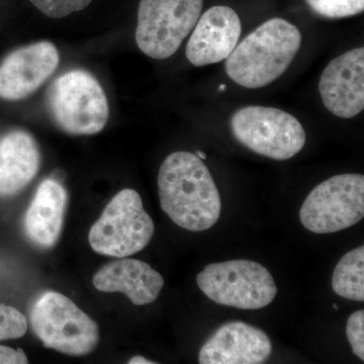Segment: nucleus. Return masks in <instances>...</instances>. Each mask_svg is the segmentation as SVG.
<instances>
[{"mask_svg":"<svg viewBox=\"0 0 364 364\" xmlns=\"http://www.w3.org/2000/svg\"><path fill=\"white\" fill-rule=\"evenodd\" d=\"M28 330L25 316L13 306H0V341L18 339Z\"/></svg>","mask_w":364,"mask_h":364,"instance_id":"6ab92c4d","label":"nucleus"},{"mask_svg":"<svg viewBox=\"0 0 364 364\" xmlns=\"http://www.w3.org/2000/svg\"><path fill=\"white\" fill-rule=\"evenodd\" d=\"M92 284L102 293H123L134 305L145 306L156 301L164 279L144 261L122 259L100 268Z\"/></svg>","mask_w":364,"mask_h":364,"instance_id":"4468645a","label":"nucleus"},{"mask_svg":"<svg viewBox=\"0 0 364 364\" xmlns=\"http://www.w3.org/2000/svg\"><path fill=\"white\" fill-rule=\"evenodd\" d=\"M25 352L18 348L16 350L11 347L1 346L0 345V363H28Z\"/></svg>","mask_w":364,"mask_h":364,"instance_id":"4be33fe9","label":"nucleus"},{"mask_svg":"<svg viewBox=\"0 0 364 364\" xmlns=\"http://www.w3.org/2000/svg\"><path fill=\"white\" fill-rule=\"evenodd\" d=\"M203 0H141L136 43L153 59L169 58L191 32L203 9Z\"/></svg>","mask_w":364,"mask_h":364,"instance_id":"1a4fd4ad","label":"nucleus"},{"mask_svg":"<svg viewBox=\"0 0 364 364\" xmlns=\"http://www.w3.org/2000/svg\"><path fill=\"white\" fill-rule=\"evenodd\" d=\"M38 9L52 18H62L82 11L92 0H30Z\"/></svg>","mask_w":364,"mask_h":364,"instance_id":"aec40b11","label":"nucleus"},{"mask_svg":"<svg viewBox=\"0 0 364 364\" xmlns=\"http://www.w3.org/2000/svg\"><path fill=\"white\" fill-rule=\"evenodd\" d=\"M301 45L296 26L284 18H272L235 47L225 65L228 76L243 87H264L287 71Z\"/></svg>","mask_w":364,"mask_h":364,"instance_id":"f03ea898","label":"nucleus"},{"mask_svg":"<svg viewBox=\"0 0 364 364\" xmlns=\"http://www.w3.org/2000/svg\"><path fill=\"white\" fill-rule=\"evenodd\" d=\"M129 364H154V361L148 360V359L144 358L143 356H134L130 359Z\"/></svg>","mask_w":364,"mask_h":364,"instance_id":"5701e85b","label":"nucleus"},{"mask_svg":"<svg viewBox=\"0 0 364 364\" xmlns=\"http://www.w3.org/2000/svg\"><path fill=\"white\" fill-rule=\"evenodd\" d=\"M267 333L247 323L234 321L221 326L198 354L200 364H260L272 355Z\"/></svg>","mask_w":364,"mask_h":364,"instance_id":"f8f14e48","label":"nucleus"},{"mask_svg":"<svg viewBox=\"0 0 364 364\" xmlns=\"http://www.w3.org/2000/svg\"><path fill=\"white\" fill-rule=\"evenodd\" d=\"M333 308L336 309V310H338L339 306H337L336 304H334V305H333Z\"/></svg>","mask_w":364,"mask_h":364,"instance_id":"a878e982","label":"nucleus"},{"mask_svg":"<svg viewBox=\"0 0 364 364\" xmlns=\"http://www.w3.org/2000/svg\"><path fill=\"white\" fill-rule=\"evenodd\" d=\"M196 284L218 305L240 310H260L277 294L272 273L251 260L210 263L198 273Z\"/></svg>","mask_w":364,"mask_h":364,"instance_id":"423d86ee","label":"nucleus"},{"mask_svg":"<svg viewBox=\"0 0 364 364\" xmlns=\"http://www.w3.org/2000/svg\"><path fill=\"white\" fill-rule=\"evenodd\" d=\"M47 102L55 123L70 135H95L109 121L105 91L97 78L85 70L76 69L55 79Z\"/></svg>","mask_w":364,"mask_h":364,"instance_id":"7ed1b4c3","label":"nucleus"},{"mask_svg":"<svg viewBox=\"0 0 364 364\" xmlns=\"http://www.w3.org/2000/svg\"><path fill=\"white\" fill-rule=\"evenodd\" d=\"M58 50L42 41L20 48L0 64V97L21 100L44 85L59 65Z\"/></svg>","mask_w":364,"mask_h":364,"instance_id":"9d476101","label":"nucleus"},{"mask_svg":"<svg viewBox=\"0 0 364 364\" xmlns=\"http://www.w3.org/2000/svg\"><path fill=\"white\" fill-rule=\"evenodd\" d=\"M33 331L45 347L71 356L87 355L100 341L95 321L64 294H41L31 310Z\"/></svg>","mask_w":364,"mask_h":364,"instance_id":"20e7f679","label":"nucleus"},{"mask_svg":"<svg viewBox=\"0 0 364 364\" xmlns=\"http://www.w3.org/2000/svg\"><path fill=\"white\" fill-rule=\"evenodd\" d=\"M332 287L341 298L364 301V247L349 251L340 259L332 277Z\"/></svg>","mask_w":364,"mask_h":364,"instance_id":"f3484780","label":"nucleus"},{"mask_svg":"<svg viewBox=\"0 0 364 364\" xmlns=\"http://www.w3.org/2000/svg\"><path fill=\"white\" fill-rule=\"evenodd\" d=\"M196 155H198V156L202 160L207 159V155L202 152V151H196Z\"/></svg>","mask_w":364,"mask_h":364,"instance_id":"b1692460","label":"nucleus"},{"mask_svg":"<svg viewBox=\"0 0 364 364\" xmlns=\"http://www.w3.org/2000/svg\"><path fill=\"white\" fill-rule=\"evenodd\" d=\"M225 88H226V85H221L220 86L219 91L225 90Z\"/></svg>","mask_w":364,"mask_h":364,"instance_id":"393cba45","label":"nucleus"},{"mask_svg":"<svg viewBox=\"0 0 364 364\" xmlns=\"http://www.w3.org/2000/svg\"><path fill=\"white\" fill-rule=\"evenodd\" d=\"M323 104L334 116L351 119L364 109V48H356L332 60L321 75Z\"/></svg>","mask_w":364,"mask_h":364,"instance_id":"9b49d317","label":"nucleus"},{"mask_svg":"<svg viewBox=\"0 0 364 364\" xmlns=\"http://www.w3.org/2000/svg\"><path fill=\"white\" fill-rule=\"evenodd\" d=\"M311 9L329 18H342L356 16L364 9V0H306Z\"/></svg>","mask_w":364,"mask_h":364,"instance_id":"a211bd4d","label":"nucleus"},{"mask_svg":"<svg viewBox=\"0 0 364 364\" xmlns=\"http://www.w3.org/2000/svg\"><path fill=\"white\" fill-rule=\"evenodd\" d=\"M240 35L241 21L234 9L210 7L195 26L186 45V57L196 67L221 62L233 51Z\"/></svg>","mask_w":364,"mask_h":364,"instance_id":"ddd939ff","label":"nucleus"},{"mask_svg":"<svg viewBox=\"0 0 364 364\" xmlns=\"http://www.w3.org/2000/svg\"><path fill=\"white\" fill-rule=\"evenodd\" d=\"M346 336L350 344L352 352L360 360H364V311L359 310L352 314L347 321Z\"/></svg>","mask_w":364,"mask_h":364,"instance_id":"412c9836","label":"nucleus"},{"mask_svg":"<svg viewBox=\"0 0 364 364\" xmlns=\"http://www.w3.org/2000/svg\"><path fill=\"white\" fill-rule=\"evenodd\" d=\"M66 189L55 179H45L37 189L25 218L26 236L35 245L49 249L56 245L65 217Z\"/></svg>","mask_w":364,"mask_h":364,"instance_id":"2eb2a0df","label":"nucleus"},{"mask_svg":"<svg viewBox=\"0 0 364 364\" xmlns=\"http://www.w3.org/2000/svg\"><path fill=\"white\" fill-rule=\"evenodd\" d=\"M160 205L174 224L191 232L207 231L221 215V196L210 170L198 155L178 151L158 173Z\"/></svg>","mask_w":364,"mask_h":364,"instance_id":"f257e3e1","label":"nucleus"},{"mask_svg":"<svg viewBox=\"0 0 364 364\" xmlns=\"http://www.w3.org/2000/svg\"><path fill=\"white\" fill-rule=\"evenodd\" d=\"M41 154L35 139L14 131L0 141V196L20 193L40 168Z\"/></svg>","mask_w":364,"mask_h":364,"instance_id":"dca6fc26","label":"nucleus"},{"mask_svg":"<svg viewBox=\"0 0 364 364\" xmlns=\"http://www.w3.org/2000/svg\"><path fill=\"white\" fill-rule=\"evenodd\" d=\"M154 232V222L144 210L140 195L126 188L105 207L91 227L88 240L95 252L124 258L147 247Z\"/></svg>","mask_w":364,"mask_h":364,"instance_id":"39448f33","label":"nucleus"},{"mask_svg":"<svg viewBox=\"0 0 364 364\" xmlns=\"http://www.w3.org/2000/svg\"><path fill=\"white\" fill-rule=\"evenodd\" d=\"M363 217V174H339L323 181L309 193L299 210L303 226L316 234L348 229Z\"/></svg>","mask_w":364,"mask_h":364,"instance_id":"6e6552de","label":"nucleus"},{"mask_svg":"<svg viewBox=\"0 0 364 364\" xmlns=\"http://www.w3.org/2000/svg\"><path fill=\"white\" fill-rule=\"evenodd\" d=\"M230 127L247 149L277 161L296 156L306 144V132L298 119L275 107H242L234 112Z\"/></svg>","mask_w":364,"mask_h":364,"instance_id":"0eeeda50","label":"nucleus"}]
</instances>
